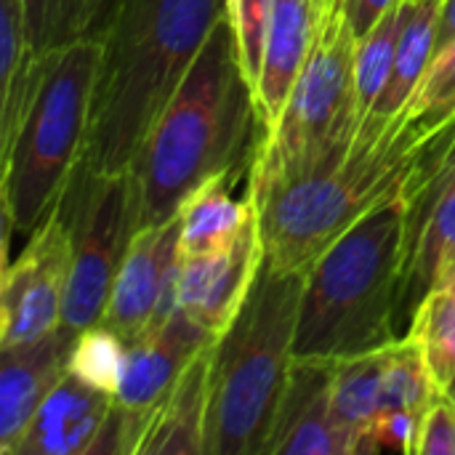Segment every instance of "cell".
<instances>
[{
  "mask_svg": "<svg viewBox=\"0 0 455 455\" xmlns=\"http://www.w3.org/2000/svg\"><path fill=\"white\" fill-rule=\"evenodd\" d=\"M229 0H112L101 24L85 152L72 179L128 173Z\"/></svg>",
  "mask_w": 455,
  "mask_h": 455,
  "instance_id": "6da1fadb",
  "label": "cell"
},
{
  "mask_svg": "<svg viewBox=\"0 0 455 455\" xmlns=\"http://www.w3.org/2000/svg\"><path fill=\"white\" fill-rule=\"evenodd\" d=\"M256 123V93L224 16L128 168L136 229L176 216L208 179L237 173L243 160H253Z\"/></svg>",
  "mask_w": 455,
  "mask_h": 455,
  "instance_id": "7a4b0ae2",
  "label": "cell"
},
{
  "mask_svg": "<svg viewBox=\"0 0 455 455\" xmlns=\"http://www.w3.org/2000/svg\"><path fill=\"white\" fill-rule=\"evenodd\" d=\"M432 133L405 112L395 120L365 115L357 136L312 171L251 195L267 261L283 272H307L344 232L405 189Z\"/></svg>",
  "mask_w": 455,
  "mask_h": 455,
  "instance_id": "3957f363",
  "label": "cell"
},
{
  "mask_svg": "<svg viewBox=\"0 0 455 455\" xmlns=\"http://www.w3.org/2000/svg\"><path fill=\"white\" fill-rule=\"evenodd\" d=\"M405 213L400 192L307 269L293 357L344 360L400 339Z\"/></svg>",
  "mask_w": 455,
  "mask_h": 455,
  "instance_id": "277c9868",
  "label": "cell"
},
{
  "mask_svg": "<svg viewBox=\"0 0 455 455\" xmlns=\"http://www.w3.org/2000/svg\"><path fill=\"white\" fill-rule=\"evenodd\" d=\"M307 272L264 259L248 301L213 344L205 455H264L293 365Z\"/></svg>",
  "mask_w": 455,
  "mask_h": 455,
  "instance_id": "5b68a950",
  "label": "cell"
},
{
  "mask_svg": "<svg viewBox=\"0 0 455 455\" xmlns=\"http://www.w3.org/2000/svg\"><path fill=\"white\" fill-rule=\"evenodd\" d=\"M99 53V35L43 53L29 107L0 149L3 264H8L11 232L35 235L59 208L83 160Z\"/></svg>",
  "mask_w": 455,
  "mask_h": 455,
  "instance_id": "8992f818",
  "label": "cell"
},
{
  "mask_svg": "<svg viewBox=\"0 0 455 455\" xmlns=\"http://www.w3.org/2000/svg\"><path fill=\"white\" fill-rule=\"evenodd\" d=\"M355 48L357 35L344 13L317 24L312 53L285 109L253 152L251 195L259 197L312 171L323 157L357 136L363 112L355 88Z\"/></svg>",
  "mask_w": 455,
  "mask_h": 455,
  "instance_id": "52a82bcc",
  "label": "cell"
},
{
  "mask_svg": "<svg viewBox=\"0 0 455 455\" xmlns=\"http://www.w3.org/2000/svg\"><path fill=\"white\" fill-rule=\"evenodd\" d=\"M59 208L72 237V269L61 328L77 336L101 325L115 275L136 232L131 179L128 173L72 179Z\"/></svg>",
  "mask_w": 455,
  "mask_h": 455,
  "instance_id": "ba28073f",
  "label": "cell"
},
{
  "mask_svg": "<svg viewBox=\"0 0 455 455\" xmlns=\"http://www.w3.org/2000/svg\"><path fill=\"white\" fill-rule=\"evenodd\" d=\"M213 341L211 333L197 328L179 309L165 325L125 347L115 411L96 453H139L155 411L179 384L192 360Z\"/></svg>",
  "mask_w": 455,
  "mask_h": 455,
  "instance_id": "9c48e42d",
  "label": "cell"
},
{
  "mask_svg": "<svg viewBox=\"0 0 455 455\" xmlns=\"http://www.w3.org/2000/svg\"><path fill=\"white\" fill-rule=\"evenodd\" d=\"M72 269L69 227L56 208L29 235L27 248L0 277V349L40 341L61 328Z\"/></svg>",
  "mask_w": 455,
  "mask_h": 455,
  "instance_id": "30bf717a",
  "label": "cell"
},
{
  "mask_svg": "<svg viewBox=\"0 0 455 455\" xmlns=\"http://www.w3.org/2000/svg\"><path fill=\"white\" fill-rule=\"evenodd\" d=\"M181 219L179 213L133 232L115 275L101 325L125 347L141 341L179 312Z\"/></svg>",
  "mask_w": 455,
  "mask_h": 455,
  "instance_id": "8fae6325",
  "label": "cell"
},
{
  "mask_svg": "<svg viewBox=\"0 0 455 455\" xmlns=\"http://www.w3.org/2000/svg\"><path fill=\"white\" fill-rule=\"evenodd\" d=\"M267 251L259 211L251 227L224 251L181 256L179 309L205 333L219 339L240 315L264 267Z\"/></svg>",
  "mask_w": 455,
  "mask_h": 455,
  "instance_id": "7c38bea8",
  "label": "cell"
},
{
  "mask_svg": "<svg viewBox=\"0 0 455 455\" xmlns=\"http://www.w3.org/2000/svg\"><path fill=\"white\" fill-rule=\"evenodd\" d=\"M331 379L333 360L293 357L264 455H355L349 435L331 413Z\"/></svg>",
  "mask_w": 455,
  "mask_h": 455,
  "instance_id": "4fadbf2b",
  "label": "cell"
},
{
  "mask_svg": "<svg viewBox=\"0 0 455 455\" xmlns=\"http://www.w3.org/2000/svg\"><path fill=\"white\" fill-rule=\"evenodd\" d=\"M75 339L59 328L40 341L0 349V455L16 453L37 408L69 373Z\"/></svg>",
  "mask_w": 455,
  "mask_h": 455,
  "instance_id": "5bb4252c",
  "label": "cell"
},
{
  "mask_svg": "<svg viewBox=\"0 0 455 455\" xmlns=\"http://www.w3.org/2000/svg\"><path fill=\"white\" fill-rule=\"evenodd\" d=\"M115 411V395L67 373L37 408L13 455H93Z\"/></svg>",
  "mask_w": 455,
  "mask_h": 455,
  "instance_id": "9a60e30c",
  "label": "cell"
},
{
  "mask_svg": "<svg viewBox=\"0 0 455 455\" xmlns=\"http://www.w3.org/2000/svg\"><path fill=\"white\" fill-rule=\"evenodd\" d=\"M317 35V11L312 0H272L264 67L256 85L261 136L269 133L312 53Z\"/></svg>",
  "mask_w": 455,
  "mask_h": 455,
  "instance_id": "2e32d148",
  "label": "cell"
},
{
  "mask_svg": "<svg viewBox=\"0 0 455 455\" xmlns=\"http://www.w3.org/2000/svg\"><path fill=\"white\" fill-rule=\"evenodd\" d=\"M213 344L192 360L179 384L160 403L136 455H205Z\"/></svg>",
  "mask_w": 455,
  "mask_h": 455,
  "instance_id": "e0dca14e",
  "label": "cell"
},
{
  "mask_svg": "<svg viewBox=\"0 0 455 455\" xmlns=\"http://www.w3.org/2000/svg\"><path fill=\"white\" fill-rule=\"evenodd\" d=\"M455 259V187L443 192L427 216L405 232V267L400 325L411 323L421 301L435 291L440 272Z\"/></svg>",
  "mask_w": 455,
  "mask_h": 455,
  "instance_id": "ac0fdd59",
  "label": "cell"
},
{
  "mask_svg": "<svg viewBox=\"0 0 455 455\" xmlns=\"http://www.w3.org/2000/svg\"><path fill=\"white\" fill-rule=\"evenodd\" d=\"M235 173L213 176L197 187L179 208L181 219V256L224 251L251 227L256 219V200L251 192L245 200H235Z\"/></svg>",
  "mask_w": 455,
  "mask_h": 455,
  "instance_id": "d6986e66",
  "label": "cell"
},
{
  "mask_svg": "<svg viewBox=\"0 0 455 455\" xmlns=\"http://www.w3.org/2000/svg\"><path fill=\"white\" fill-rule=\"evenodd\" d=\"M437 27H440V0L403 3V27L397 37L392 72L379 101L368 115L381 120H395L411 104L416 88L421 85L429 64L437 56Z\"/></svg>",
  "mask_w": 455,
  "mask_h": 455,
  "instance_id": "ffe728a7",
  "label": "cell"
},
{
  "mask_svg": "<svg viewBox=\"0 0 455 455\" xmlns=\"http://www.w3.org/2000/svg\"><path fill=\"white\" fill-rule=\"evenodd\" d=\"M387 363H389V344L373 352L333 360L331 413L339 429L349 435L355 448L365 427L381 411Z\"/></svg>",
  "mask_w": 455,
  "mask_h": 455,
  "instance_id": "44dd1931",
  "label": "cell"
},
{
  "mask_svg": "<svg viewBox=\"0 0 455 455\" xmlns=\"http://www.w3.org/2000/svg\"><path fill=\"white\" fill-rule=\"evenodd\" d=\"M405 336L419 347L437 389L445 392L455 379V291L435 288L411 317Z\"/></svg>",
  "mask_w": 455,
  "mask_h": 455,
  "instance_id": "7402d4cb",
  "label": "cell"
},
{
  "mask_svg": "<svg viewBox=\"0 0 455 455\" xmlns=\"http://www.w3.org/2000/svg\"><path fill=\"white\" fill-rule=\"evenodd\" d=\"M104 5L107 0H21L32 51L48 53L88 37Z\"/></svg>",
  "mask_w": 455,
  "mask_h": 455,
  "instance_id": "603a6c76",
  "label": "cell"
},
{
  "mask_svg": "<svg viewBox=\"0 0 455 455\" xmlns=\"http://www.w3.org/2000/svg\"><path fill=\"white\" fill-rule=\"evenodd\" d=\"M405 3V0H403ZM403 3L395 5L365 37L357 40L355 48V88H357V101L363 117L373 109L379 101L397 51V37L403 27Z\"/></svg>",
  "mask_w": 455,
  "mask_h": 455,
  "instance_id": "cb8c5ba5",
  "label": "cell"
},
{
  "mask_svg": "<svg viewBox=\"0 0 455 455\" xmlns=\"http://www.w3.org/2000/svg\"><path fill=\"white\" fill-rule=\"evenodd\" d=\"M123 360H125V344L104 325H96L77 333L69 355V373H75L80 381L91 384L93 389L115 395L123 373Z\"/></svg>",
  "mask_w": 455,
  "mask_h": 455,
  "instance_id": "d4e9b609",
  "label": "cell"
},
{
  "mask_svg": "<svg viewBox=\"0 0 455 455\" xmlns=\"http://www.w3.org/2000/svg\"><path fill=\"white\" fill-rule=\"evenodd\" d=\"M408 120L437 131L455 117V40L429 64L411 104L403 109Z\"/></svg>",
  "mask_w": 455,
  "mask_h": 455,
  "instance_id": "484cf974",
  "label": "cell"
},
{
  "mask_svg": "<svg viewBox=\"0 0 455 455\" xmlns=\"http://www.w3.org/2000/svg\"><path fill=\"white\" fill-rule=\"evenodd\" d=\"M227 19H229L235 40H237L243 72L256 93L261 67H264L269 21H272V0H229Z\"/></svg>",
  "mask_w": 455,
  "mask_h": 455,
  "instance_id": "4316f807",
  "label": "cell"
},
{
  "mask_svg": "<svg viewBox=\"0 0 455 455\" xmlns=\"http://www.w3.org/2000/svg\"><path fill=\"white\" fill-rule=\"evenodd\" d=\"M421 424L424 416L419 413H384L379 419H373L365 432L357 440V453H381V451H395V453H413L419 445V435H421Z\"/></svg>",
  "mask_w": 455,
  "mask_h": 455,
  "instance_id": "83f0119b",
  "label": "cell"
},
{
  "mask_svg": "<svg viewBox=\"0 0 455 455\" xmlns=\"http://www.w3.org/2000/svg\"><path fill=\"white\" fill-rule=\"evenodd\" d=\"M416 455H455V405L445 392L424 416Z\"/></svg>",
  "mask_w": 455,
  "mask_h": 455,
  "instance_id": "f1b7e54d",
  "label": "cell"
},
{
  "mask_svg": "<svg viewBox=\"0 0 455 455\" xmlns=\"http://www.w3.org/2000/svg\"><path fill=\"white\" fill-rule=\"evenodd\" d=\"M403 0H344L341 13L349 21L352 32L360 37H365L395 5H400Z\"/></svg>",
  "mask_w": 455,
  "mask_h": 455,
  "instance_id": "f546056e",
  "label": "cell"
},
{
  "mask_svg": "<svg viewBox=\"0 0 455 455\" xmlns=\"http://www.w3.org/2000/svg\"><path fill=\"white\" fill-rule=\"evenodd\" d=\"M455 40V0H440V27H437V53Z\"/></svg>",
  "mask_w": 455,
  "mask_h": 455,
  "instance_id": "4dcf8cb0",
  "label": "cell"
},
{
  "mask_svg": "<svg viewBox=\"0 0 455 455\" xmlns=\"http://www.w3.org/2000/svg\"><path fill=\"white\" fill-rule=\"evenodd\" d=\"M312 3H315V11H317V24H323V21L333 19L336 13H341L339 0H312Z\"/></svg>",
  "mask_w": 455,
  "mask_h": 455,
  "instance_id": "1f68e13d",
  "label": "cell"
},
{
  "mask_svg": "<svg viewBox=\"0 0 455 455\" xmlns=\"http://www.w3.org/2000/svg\"><path fill=\"white\" fill-rule=\"evenodd\" d=\"M435 288H448V291H455V259L440 272V277H437V285Z\"/></svg>",
  "mask_w": 455,
  "mask_h": 455,
  "instance_id": "d6a6232c",
  "label": "cell"
},
{
  "mask_svg": "<svg viewBox=\"0 0 455 455\" xmlns=\"http://www.w3.org/2000/svg\"><path fill=\"white\" fill-rule=\"evenodd\" d=\"M445 395H448V397L453 400V405H455V379H453V381H451V387L445 389Z\"/></svg>",
  "mask_w": 455,
  "mask_h": 455,
  "instance_id": "836d02e7",
  "label": "cell"
},
{
  "mask_svg": "<svg viewBox=\"0 0 455 455\" xmlns=\"http://www.w3.org/2000/svg\"><path fill=\"white\" fill-rule=\"evenodd\" d=\"M341 5H344V0H339V11H341Z\"/></svg>",
  "mask_w": 455,
  "mask_h": 455,
  "instance_id": "e575fe53",
  "label": "cell"
},
{
  "mask_svg": "<svg viewBox=\"0 0 455 455\" xmlns=\"http://www.w3.org/2000/svg\"><path fill=\"white\" fill-rule=\"evenodd\" d=\"M413 3H429V0H413Z\"/></svg>",
  "mask_w": 455,
  "mask_h": 455,
  "instance_id": "d590c367",
  "label": "cell"
}]
</instances>
